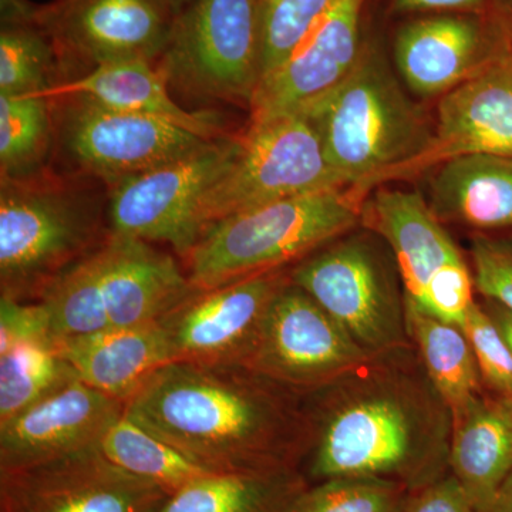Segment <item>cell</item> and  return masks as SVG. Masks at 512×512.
I'll list each match as a JSON object with an SVG mask.
<instances>
[{"mask_svg": "<svg viewBox=\"0 0 512 512\" xmlns=\"http://www.w3.org/2000/svg\"><path fill=\"white\" fill-rule=\"evenodd\" d=\"M477 512H512V474L491 498L490 503Z\"/></svg>", "mask_w": 512, "mask_h": 512, "instance_id": "cell-41", "label": "cell"}, {"mask_svg": "<svg viewBox=\"0 0 512 512\" xmlns=\"http://www.w3.org/2000/svg\"><path fill=\"white\" fill-rule=\"evenodd\" d=\"M80 380L50 339H29L0 350V424Z\"/></svg>", "mask_w": 512, "mask_h": 512, "instance_id": "cell-28", "label": "cell"}, {"mask_svg": "<svg viewBox=\"0 0 512 512\" xmlns=\"http://www.w3.org/2000/svg\"><path fill=\"white\" fill-rule=\"evenodd\" d=\"M46 99L83 97L109 109L167 121L207 140H220V126L208 114L191 113L173 99L168 83L154 62L121 60L100 64L77 79L59 82Z\"/></svg>", "mask_w": 512, "mask_h": 512, "instance_id": "cell-23", "label": "cell"}, {"mask_svg": "<svg viewBox=\"0 0 512 512\" xmlns=\"http://www.w3.org/2000/svg\"><path fill=\"white\" fill-rule=\"evenodd\" d=\"M485 390L512 399V353L484 306L474 302L464 320Z\"/></svg>", "mask_w": 512, "mask_h": 512, "instance_id": "cell-34", "label": "cell"}, {"mask_svg": "<svg viewBox=\"0 0 512 512\" xmlns=\"http://www.w3.org/2000/svg\"><path fill=\"white\" fill-rule=\"evenodd\" d=\"M239 137L224 138L183 160L111 187V234L167 244L187 259L201 238L198 217L208 191L237 156Z\"/></svg>", "mask_w": 512, "mask_h": 512, "instance_id": "cell-9", "label": "cell"}, {"mask_svg": "<svg viewBox=\"0 0 512 512\" xmlns=\"http://www.w3.org/2000/svg\"><path fill=\"white\" fill-rule=\"evenodd\" d=\"M289 278L369 355L413 346L402 275L376 232L353 229L291 266Z\"/></svg>", "mask_w": 512, "mask_h": 512, "instance_id": "cell-5", "label": "cell"}, {"mask_svg": "<svg viewBox=\"0 0 512 512\" xmlns=\"http://www.w3.org/2000/svg\"><path fill=\"white\" fill-rule=\"evenodd\" d=\"M163 2L168 8L173 10L175 16H178L181 12H184L194 0H163Z\"/></svg>", "mask_w": 512, "mask_h": 512, "instance_id": "cell-43", "label": "cell"}, {"mask_svg": "<svg viewBox=\"0 0 512 512\" xmlns=\"http://www.w3.org/2000/svg\"><path fill=\"white\" fill-rule=\"evenodd\" d=\"M400 512H476L453 474L407 495Z\"/></svg>", "mask_w": 512, "mask_h": 512, "instance_id": "cell-38", "label": "cell"}, {"mask_svg": "<svg viewBox=\"0 0 512 512\" xmlns=\"http://www.w3.org/2000/svg\"><path fill=\"white\" fill-rule=\"evenodd\" d=\"M97 249L57 276L37 301L45 309L52 342L110 329Z\"/></svg>", "mask_w": 512, "mask_h": 512, "instance_id": "cell-29", "label": "cell"}, {"mask_svg": "<svg viewBox=\"0 0 512 512\" xmlns=\"http://www.w3.org/2000/svg\"><path fill=\"white\" fill-rule=\"evenodd\" d=\"M349 187L333 170L305 110L251 121L237 156L202 201L201 237L212 225L271 202Z\"/></svg>", "mask_w": 512, "mask_h": 512, "instance_id": "cell-8", "label": "cell"}, {"mask_svg": "<svg viewBox=\"0 0 512 512\" xmlns=\"http://www.w3.org/2000/svg\"><path fill=\"white\" fill-rule=\"evenodd\" d=\"M53 103L46 97L0 96L2 180H25L45 160L53 131Z\"/></svg>", "mask_w": 512, "mask_h": 512, "instance_id": "cell-30", "label": "cell"}, {"mask_svg": "<svg viewBox=\"0 0 512 512\" xmlns=\"http://www.w3.org/2000/svg\"><path fill=\"white\" fill-rule=\"evenodd\" d=\"M99 448L104 457L117 467L158 485L170 495L208 474H214L131 419L126 412L111 424Z\"/></svg>", "mask_w": 512, "mask_h": 512, "instance_id": "cell-27", "label": "cell"}, {"mask_svg": "<svg viewBox=\"0 0 512 512\" xmlns=\"http://www.w3.org/2000/svg\"><path fill=\"white\" fill-rule=\"evenodd\" d=\"M55 101H59L55 123L60 146L84 173L103 178L111 187L194 156L217 141L83 97Z\"/></svg>", "mask_w": 512, "mask_h": 512, "instance_id": "cell-11", "label": "cell"}, {"mask_svg": "<svg viewBox=\"0 0 512 512\" xmlns=\"http://www.w3.org/2000/svg\"><path fill=\"white\" fill-rule=\"evenodd\" d=\"M177 16L163 0H56L43 6L39 25L60 59L96 67L121 60L158 62Z\"/></svg>", "mask_w": 512, "mask_h": 512, "instance_id": "cell-15", "label": "cell"}, {"mask_svg": "<svg viewBox=\"0 0 512 512\" xmlns=\"http://www.w3.org/2000/svg\"><path fill=\"white\" fill-rule=\"evenodd\" d=\"M512 53L493 12L412 16L394 33L393 64L421 99L441 97Z\"/></svg>", "mask_w": 512, "mask_h": 512, "instance_id": "cell-13", "label": "cell"}, {"mask_svg": "<svg viewBox=\"0 0 512 512\" xmlns=\"http://www.w3.org/2000/svg\"><path fill=\"white\" fill-rule=\"evenodd\" d=\"M453 421L450 473L477 512L512 474V399L485 390Z\"/></svg>", "mask_w": 512, "mask_h": 512, "instance_id": "cell-24", "label": "cell"}, {"mask_svg": "<svg viewBox=\"0 0 512 512\" xmlns=\"http://www.w3.org/2000/svg\"><path fill=\"white\" fill-rule=\"evenodd\" d=\"M372 355L289 278L266 309L244 367L305 396L363 365Z\"/></svg>", "mask_w": 512, "mask_h": 512, "instance_id": "cell-10", "label": "cell"}, {"mask_svg": "<svg viewBox=\"0 0 512 512\" xmlns=\"http://www.w3.org/2000/svg\"><path fill=\"white\" fill-rule=\"evenodd\" d=\"M308 487L299 468L208 474L170 495L160 512H295Z\"/></svg>", "mask_w": 512, "mask_h": 512, "instance_id": "cell-25", "label": "cell"}, {"mask_svg": "<svg viewBox=\"0 0 512 512\" xmlns=\"http://www.w3.org/2000/svg\"><path fill=\"white\" fill-rule=\"evenodd\" d=\"M303 110L333 170L365 200L384 174L423 154L434 136L433 121L410 99L372 36H365L348 76Z\"/></svg>", "mask_w": 512, "mask_h": 512, "instance_id": "cell-3", "label": "cell"}, {"mask_svg": "<svg viewBox=\"0 0 512 512\" xmlns=\"http://www.w3.org/2000/svg\"><path fill=\"white\" fill-rule=\"evenodd\" d=\"M168 497L111 463L99 446L0 470V512H160Z\"/></svg>", "mask_w": 512, "mask_h": 512, "instance_id": "cell-12", "label": "cell"}, {"mask_svg": "<svg viewBox=\"0 0 512 512\" xmlns=\"http://www.w3.org/2000/svg\"><path fill=\"white\" fill-rule=\"evenodd\" d=\"M29 339H50L43 306L37 301L18 302L0 298V350Z\"/></svg>", "mask_w": 512, "mask_h": 512, "instance_id": "cell-37", "label": "cell"}, {"mask_svg": "<svg viewBox=\"0 0 512 512\" xmlns=\"http://www.w3.org/2000/svg\"><path fill=\"white\" fill-rule=\"evenodd\" d=\"M474 291L473 271L464 259L441 269L427 285L420 301L413 302L430 315L463 328L467 313L476 302Z\"/></svg>", "mask_w": 512, "mask_h": 512, "instance_id": "cell-36", "label": "cell"}, {"mask_svg": "<svg viewBox=\"0 0 512 512\" xmlns=\"http://www.w3.org/2000/svg\"><path fill=\"white\" fill-rule=\"evenodd\" d=\"M97 256L110 329L160 322L197 291L173 256L150 242L110 232Z\"/></svg>", "mask_w": 512, "mask_h": 512, "instance_id": "cell-19", "label": "cell"}, {"mask_svg": "<svg viewBox=\"0 0 512 512\" xmlns=\"http://www.w3.org/2000/svg\"><path fill=\"white\" fill-rule=\"evenodd\" d=\"M481 305L484 306L485 312L490 315V318L497 325L512 353V312L500 303L490 301V299H484Z\"/></svg>", "mask_w": 512, "mask_h": 512, "instance_id": "cell-40", "label": "cell"}, {"mask_svg": "<svg viewBox=\"0 0 512 512\" xmlns=\"http://www.w3.org/2000/svg\"><path fill=\"white\" fill-rule=\"evenodd\" d=\"M470 156L512 158V53L441 96L430 146L384 174L376 188L424 177L441 164Z\"/></svg>", "mask_w": 512, "mask_h": 512, "instance_id": "cell-16", "label": "cell"}, {"mask_svg": "<svg viewBox=\"0 0 512 512\" xmlns=\"http://www.w3.org/2000/svg\"><path fill=\"white\" fill-rule=\"evenodd\" d=\"M302 399L309 484L369 477L414 493L450 473L453 413L414 345L372 356Z\"/></svg>", "mask_w": 512, "mask_h": 512, "instance_id": "cell-1", "label": "cell"}, {"mask_svg": "<svg viewBox=\"0 0 512 512\" xmlns=\"http://www.w3.org/2000/svg\"><path fill=\"white\" fill-rule=\"evenodd\" d=\"M330 2L332 0H264L262 82L291 59Z\"/></svg>", "mask_w": 512, "mask_h": 512, "instance_id": "cell-33", "label": "cell"}, {"mask_svg": "<svg viewBox=\"0 0 512 512\" xmlns=\"http://www.w3.org/2000/svg\"><path fill=\"white\" fill-rule=\"evenodd\" d=\"M490 9L500 20L512 42V0H490Z\"/></svg>", "mask_w": 512, "mask_h": 512, "instance_id": "cell-42", "label": "cell"}, {"mask_svg": "<svg viewBox=\"0 0 512 512\" xmlns=\"http://www.w3.org/2000/svg\"><path fill=\"white\" fill-rule=\"evenodd\" d=\"M409 491L393 481L339 477L309 484L295 512H400Z\"/></svg>", "mask_w": 512, "mask_h": 512, "instance_id": "cell-32", "label": "cell"}, {"mask_svg": "<svg viewBox=\"0 0 512 512\" xmlns=\"http://www.w3.org/2000/svg\"><path fill=\"white\" fill-rule=\"evenodd\" d=\"M59 50L39 23L0 30V96H33L56 86L52 79Z\"/></svg>", "mask_w": 512, "mask_h": 512, "instance_id": "cell-31", "label": "cell"}, {"mask_svg": "<svg viewBox=\"0 0 512 512\" xmlns=\"http://www.w3.org/2000/svg\"><path fill=\"white\" fill-rule=\"evenodd\" d=\"M470 258L476 291L512 312V234H473Z\"/></svg>", "mask_w": 512, "mask_h": 512, "instance_id": "cell-35", "label": "cell"}, {"mask_svg": "<svg viewBox=\"0 0 512 512\" xmlns=\"http://www.w3.org/2000/svg\"><path fill=\"white\" fill-rule=\"evenodd\" d=\"M365 198L350 187L298 195L225 218L204 232L188 262L197 289L291 268L362 225Z\"/></svg>", "mask_w": 512, "mask_h": 512, "instance_id": "cell-4", "label": "cell"}, {"mask_svg": "<svg viewBox=\"0 0 512 512\" xmlns=\"http://www.w3.org/2000/svg\"><path fill=\"white\" fill-rule=\"evenodd\" d=\"M126 403L74 380L0 424V470L35 466L97 447Z\"/></svg>", "mask_w": 512, "mask_h": 512, "instance_id": "cell-18", "label": "cell"}, {"mask_svg": "<svg viewBox=\"0 0 512 512\" xmlns=\"http://www.w3.org/2000/svg\"><path fill=\"white\" fill-rule=\"evenodd\" d=\"M100 212L84 195L36 181L2 180L0 288L2 298L39 301L47 286L100 247Z\"/></svg>", "mask_w": 512, "mask_h": 512, "instance_id": "cell-6", "label": "cell"}, {"mask_svg": "<svg viewBox=\"0 0 512 512\" xmlns=\"http://www.w3.org/2000/svg\"><path fill=\"white\" fill-rule=\"evenodd\" d=\"M406 318L410 339L431 383L456 416L485 392L466 332L423 311L409 298Z\"/></svg>", "mask_w": 512, "mask_h": 512, "instance_id": "cell-26", "label": "cell"}, {"mask_svg": "<svg viewBox=\"0 0 512 512\" xmlns=\"http://www.w3.org/2000/svg\"><path fill=\"white\" fill-rule=\"evenodd\" d=\"M53 345L83 383L124 403L173 362L160 322L107 329L56 340Z\"/></svg>", "mask_w": 512, "mask_h": 512, "instance_id": "cell-21", "label": "cell"}, {"mask_svg": "<svg viewBox=\"0 0 512 512\" xmlns=\"http://www.w3.org/2000/svg\"><path fill=\"white\" fill-rule=\"evenodd\" d=\"M264 0H194L158 60L168 86L251 107L262 82Z\"/></svg>", "mask_w": 512, "mask_h": 512, "instance_id": "cell-7", "label": "cell"}, {"mask_svg": "<svg viewBox=\"0 0 512 512\" xmlns=\"http://www.w3.org/2000/svg\"><path fill=\"white\" fill-rule=\"evenodd\" d=\"M289 269L192 293L160 320L173 362L244 367L269 303L288 284Z\"/></svg>", "mask_w": 512, "mask_h": 512, "instance_id": "cell-14", "label": "cell"}, {"mask_svg": "<svg viewBox=\"0 0 512 512\" xmlns=\"http://www.w3.org/2000/svg\"><path fill=\"white\" fill-rule=\"evenodd\" d=\"M387 10L410 18L434 13H478L490 10V0H389Z\"/></svg>", "mask_w": 512, "mask_h": 512, "instance_id": "cell-39", "label": "cell"}, {"mask_svg": "<svg viewBox=\"0 0 512 512\" xmlns=\"http://www.w3.org/2000/svg\"><path fill=\"white\" fill-rule=\"evenodd\" d=\"M362 227L376 232L392 249L404 292L414 302L441 269L464 261L423 192L376 188L363 202Z\"/></svg>", "mask_w": 512, "mask_h": 512, "instance_id": "cell-20", "label": "cell"}, {"mask_svg": "<svg viewBox=\"0 0 512 512\" xmlns=\"http://www.w3.org/2000/svg\"><path fill=\"white\" fill-rule=\"evenodd\" d=\"M366 2H330L291 59L259 86L249 107L251 121L274 119L303 110L348 76L365 43L363 12Z\"/></svg>", "mask_w": 512, "mask_h": 512, "instance_id": "cell-17", "label": "cell"}, {"mask_svg": "<svg viewBox=\"0 0 512 512\" xmlns=\"http://www.w3.org/2000/svg\"><path fill=\"white\" fill-rule=\"evenodd\" d=\"M426 197L444 225L473 234H512V158H456L431 170Z\"/></svg>", "mask_w": 512, "mask_h": 512, "instance_id": "cell-22", "label": "cell"}, {"mask_svg": "<svg viewBox=\"0 0 512 512\" xmlns=\"http://www.w3.org/2000/svg\"><path fill=\"white\" fill-rule=\"evenodd\" d=\"M126 414L211 473L301 470L306 454L302 396L247 367L168 363Z\"/></svg>", "mask_w": 512, "mask_h": 512, "instance_id": "cell-2", "label": "cell"}]
</instances>
